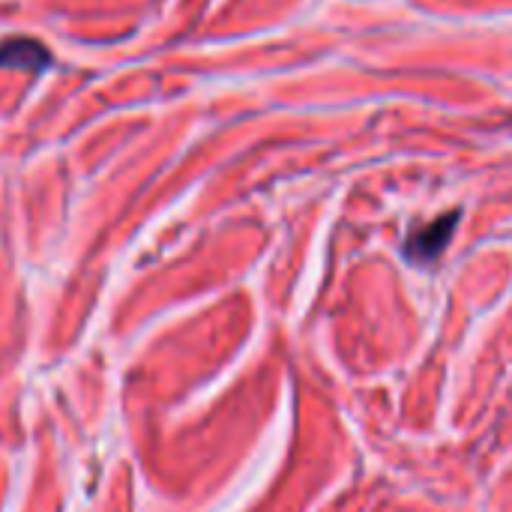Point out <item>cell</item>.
Returning a JSON list of instances; mask_svg holds the SVG:
<instances>
[{
    "instance_id": "cell-1",
    "label": "cell",
    "mask_w": 512,
    "mask_h": 512,
    "mask_svg": "<svg viewBox=\"0 0 512 512\" xmlns=\"http://www.w3.org/2000/svg\"><path fill=\"white\" fill-rule=\"evenodd\" d=\"M456 222H459V213H450V216L435 219V222H429L426 228L414 231V234L408 237V243H405V255H408L411 261H417V264L435 261V258L447 249V243H450V237H453V231H456Z\"/></svg>"
},
{
    "instance_id": "cell-2",
    "label": "cell",
    "mask_w": 512,
    "mask_h": 512,
    "mask_svg": "<svg viewBox=\"0 0 512 512\" xmlns=\"http://www.w3.org/2000/svg\"><path fill=\"white\" fill-rule=\"evenodd\" d=\"M48 60H51L48 48H42L33 39H6V42H0V66H6V69H30V72H36V69L48 66Z\"/></svg>"
}]
</instances>
